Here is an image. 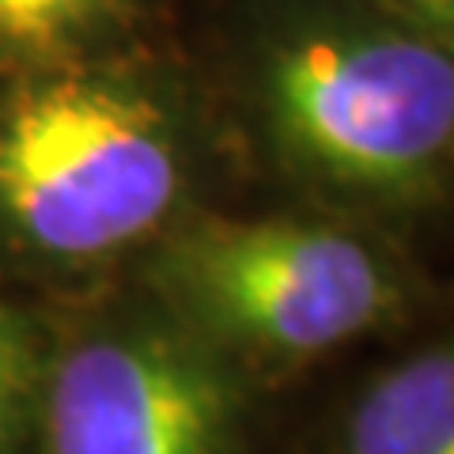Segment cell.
Listing matches in <instances>:
<instances>
[{"label":"cell","mask_w":454,"mask_h":454,"mask_svg":"<svg viewBox=\"0 0 454 454\" xmlns=\"http://www.w3.org/2000/svg\"><path fill=\"white\" fill-rule=\"evenodd\" d=\"M129 0H0V50L61 68L121 20Z\"/></svg>","instance_id":"obj_6"},{"label":"cell","mask_w":454,"mask_h":454,"mask_svg":"<svg viewBox=\"0 0 454 454\" xmlns=\"http://www.w3.org/2000/svg\"><path fill=\"white\" fill-rule=\"evenodd\" d=\"M239 387L220 348L175 325L106 330L57 360L46 454H227Z\"/></svg>","instance_id":"obj_4"},{"label":"cell","mask_w":454,"mask_h":454,"mask_svg":"<svg viewBox=\"0 0 454 454\" xmlns=\"http://www.w3.org/2000/svg\"><path fill=\"white\" fill-rule=\"evenodd\" d=\"M182 193L175 121L125 80L46 68L0 98V220L61 262L148 239Z\"/></svg>","instance_id":"obj_1"},{"label":"cell","mask_w":454,"mask_h":454,"mask_svg":"<svg viewBox=\"0 0 454 454\" xmlns=\"http://www.w3.org/2000/svg\"><path fill=\"white\" fill-rule=\"evenodd\" d=\"M160 280L190 330L265 360L322 356L397 307L372 243L315 220H205L163 250Z\"/></svg>","instance_id":"obj_3"},{"label":"cell","mask_w":454,"mask_h":454,"mask_svg":"<svg viewBox=\"0 0 454 454\" xmlns=\"http://www.w3.org/2000/svg\"><path fill=\"white\" fill-rule=\"evenodd\" d=\"M35 345L27 325L12 315V307L0 303V450L20 432L27 405L35 397Z\"/></svg>","instance_id":"obj_7"},{"label":"cell","mask_w":454,"mask_h":454,"mask_svg":"<svg viewBox=\"0 0 454 454\" xmlns=\"http://www.w3.org/2000/svg\"><path fill=\"white\" fill-rule=\"evenodd\" d=\"M345 454H454V345L375 379L345 424Z\"/></svg>","instance_id":"obj_5"},{"label":"cell","mask_w":454,"mask_h":454,"mask_svg":"<svg viewBox=\"0 0 454 454\" xmlns=\"http://www.w3.org/2000/svg\"><path fill=\"white\" fill-rule=\"evenodd\" d=\"M417 12H424L428 20H435V23H447V27H454V0H409Z\"/></svg>","instance_id":"obj_8"},{"label":"cell","mask_w":454,"mask_h":454,"mask_svg":"<svg viewBox=\"0 0 454 454\" xmlns=\"http://www.w3.org/2000/svg\"><path fill=\"white\" fill-rule=\"evenodd\" d=\"M265 110L303 175L405 201L454 160V57L413 35L315 31L273 53Z\"/></svg>","instance_id":"obj_2"}]
</instances>
